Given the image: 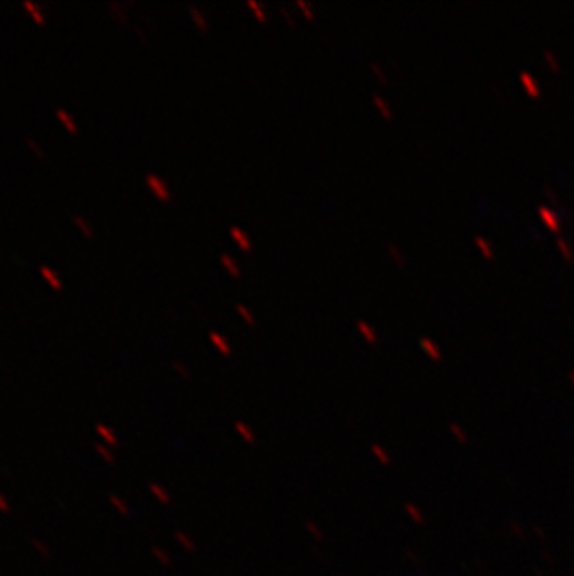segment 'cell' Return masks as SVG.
I'll use <instances>...</instances> for the list:
<instances>
[{"instance_id":"18","label":"cell","mask_w":574,"mask_h":576,"mask_svg":"<svg viewBox=\"0 0 574 576\" xmlns=\"http://www.w3.org/2000/svg\"><path fill=\"white\" fill-rule=\"evenodd\" d=\"M235 311L239 313L240 319H242V321H244L246 324H250V326H254V324H256V315H254L252 310H250L248 306H244V304H240V302H239V304H237V306H235Z\"/></svg>"},{"instance_id":"12","label":"cell","mask_w":574,"mask_h":576,"mask_svg":"<svg viewBox=\"0 0 574 576\" xmlns=\"http://www.w3.org/2000/svg\"><path fill=\"white\" fill-rule=\"evenodd\" d=\"M373 105L377 107V110H379L380 116H382L384 120L390 121L391 118H393V112H391L390 105H388V101H386V99L380 94H373Z\"/></svg>"},{"instance_id":"19","label":"cell","mask_w":574,"mask_h":576,"mask_svg":"<svg viewBox=\"0 0 574 576\" xmlns=\"http://www.w3.org/2000/svg\"><path fill=\"white\" fill-rule=\"evenodd\" d=\"M25 144H26V147H28V149H30V151L34 153V155H36L38 158H43L45 157L43 146H41V144H39V142L34 138V136H26Z\"/></svg>"},{"instance_id":"30","label":"cell","mask_w":574,"mask_h":576,"mask_svg":"<svg viewBox=\"0 0 574 576\" xmlns=\"http://www.w3.org/2000/svg\"><path fill=\"white\" fill-rule=\"evenodd\" d=\"M174 367H176V369H179V371H181V375H189V369H187V367H183V366H181V364H179V362H174Z\"/></svg>"},{"instance_id":"13","label":"cell","mask_w":574,"mask_h":576,"mask_svg":"<svg viewBox=\"0 0 574 576\" xmlns=\"http://www.w3.org/2000/svg\"><path fill=\"white\" fill-rule=\"evenodd\" d=\"M23 6H25V10L30 13V17L36 21L38 25H45V23H47L43 12H41V8H39L34 0H25V2H23Z\"/></svg>"},{"instance_id":"6","label":"cell","mask_w":574,"mask_h":576,"mask_svg":"<svg viewBox=\"0 0 574 576\" xmlns=\"http://www.w3.org/2000/svg\"><path fill=\"white\" fill-rule=\"evenodd\" d=\"M189 15H190V19H192V23L198 26V30H202V32H207L209 30V21H207V17H205V13H203L202 8H198V6H194V4H190V6H189Z\"/></svg>"},{"instance_id":"10","label":"cell","mask_w":574,"mask_h":576,"mask_svg":"<svg viewBox=\"0 0 574 576\" xmlns=\"http://www.w3.org/2000/svg\"><path fill=\"white\" fill-rule=\"evenodd\" d=\"M209 342L213 343L218 351H220L222 355H231V345H229V342H227L226 338L220 334V332H216V330H211L209 332Z\"/></svg>"},{"instance_id":"1","label":"cell","mask_w":574,"mask_h":576,"mask_svg":"<svg viewBox=\"0 0 574 576\" xmlns=\"http://www.w3.org/2000/svg\"><path fill=\"white\" fill-rule=\"evenodd\" d=\"M144 183L157 200H160V202H172L170 187L166 185V181H164L162 178H158L157 174H145Z\"/></svg>"},{"instance_id":"3","label":"cell","mask_w":574,"mask_h":576,"mask_svg":"<svg viewBox=\"0 0 574 576\" xmlns=\"http://www.w3.org/2000/svg\"><path fill=\"white\" fill-rule=\"evenodd\" d=\"M229 235H231V239H233L235 242H237V246L242 250V252H252V239H250V235L246 233L244 229H240L239 226H231L229 228Z\"/></svg>"},{"instance_id":"29","label":"cell","mask_w":574,"mask_h":576,"mask_svg":"<svg viewBox=\"0 0 574 576\" xmlns=\"http://www.w3.org/2000/svg\"><path fill=\"white\" fill-rule=\"evenodd\" d=\"M0 511H2V513H8V511H10V502H8L2 494H0Z\"/></svg>"},{"instance_id":"14","label":"cell","mask_w":574,"mask_h":576,"mask_svg":"<svg viewBox=\"0 0 574 576\" xmlns=\"http://www.w3.org/2000/svg\"><path fill=\"white\" fill-rule=\"evenodd\" d=\"M220 263H222V267H224V269H226L227 273L231 274V276H233V278H239L240 276V267H239V263H237V261L233 260V258H231V256H229V254H220Z\"/></svg>"},{"instance_id":"17","label":"cell","mask_w":574,"mask_h":576,"mask_svg":"<svg viewBox=\"0 0 574 576\" xmlns=\"http://www.w3.org/2000/svg\"><path fill=\"white\" fill-rule=\"evenodd\" d=\"M388 254H390L391 260L395 261V265L404 267V263H406V256H404V252L397 246V244H391L390 242V244H388Z\"/></svg>"},{"instance_id":"27","label":"cell","mask_w":574,"mask_h":576,"mask_svg":"<svg viewBox=\"0 0 574 576\" xmlns=\"http://www.w3.org/2000/svg\"><path fill=\"white\" fill-rule=\"evenodd\" d=\"M280 12H282V15H284V19L287 21V23H289V25L293 26V28L297 26V23H295V19H293V13H291L289 10H287V8L282 6V8H280Z\"/></svg>"},{"instance_id":"11","label":"cell","mask_w":574,"mask_h":576,"mask_svg":"<svg viewBox=\"0 0 574 576\" xmlns=\"http://www.w3.org/2000/svg\"><path fill=\"white\" fill-rule=\"evenodd\" d=\"M95 431H97V435H99V437H101L103 440L107 442L108 448H112V450L116 448V446H118V442H120V440H118V437H116V433H114L110 427H107V425L97 424V425H95Z\"/></svg>"},{"instance_id":"9","label":"cell","mask_w":574,"mask_h":576,"mask_svg":"<svg viewBox=\"0 0 574 576\" xmlns=\"http://www.w3.org/2000/svg\"><path fill=\"white\" fill-rule=\"evenodd\" d=\"M520 83H522V86L526 88V92L530 95H533V97H539V95H541V86H539V83L533 78L531 73L520 71Z\"/></svg>"},{"instance_id":"23","label":"cell","mask_w":574,"mask_h":576,"mask_svg":"<svg viewBox=\"0 0 574 576\" xmlns=\"http://www.w3.org/2000/svg\"><path fill=\"white\" fill-rule=\"evenodd\" d=\"M248 8H252L256 17H258L259 21H267V12L261 2H258V0H248Z\"/></svg>"},{"instance_id":"5","label":"cell","mask_w":574,"mask_h":576,"mask_svg":"<svg viewBox=\"0 0 574 576\" xmlns=\"http://www.w3.org/2000/svg\"><path fill=\"white\" fill-rule=\"evenodd\" d=\"M537 211H539V216L543 218L544 224H546L552 231H559V216H557L555 211H552L550 207H546V205H539Z\"/></svg>"},{"instance_id":"21","label":"cell","mask_w":574,"mask_h":576,"mask_svg":"<svg viewBox=\"0 0 574 576\" xmlns=\"http://www.w3.org/2000/svg\"><path fill=\"white\" fill-rule=\"evenodd\" d=\"M555 244H557V248H559V252H561V256L565 258V260H572V248L568 246V242L565 241V237H557L555 239Z\"/></svg>"},{"instance_id":"7","label":"cell","mask_w":574,"mask_h":576,"mask_svg":"<svg viewBox=\"0 0 574 576\" xmlns=\"http://www.w3.org/2000/svg\"><path fill=\"white\" fill-rule=\"evenodd\" d=\"M356 330H358L360 336H362V338H364L367 343L375 345V343L379 342V334H377V330L373 328V326L367 323V321H362V319H358V321H356Z\"/></svg>"},{"instance_id":"8","label":"cell","mask_w":574,"mask_h":576,"mask_svg":"<svg viewBox=\"0 0 574 576\" xmlns=\"http://www.w3.org/2000/svg\"><path fill=\"white\" fill-rule=\"evenodd\" d=\"M73 224H75V228L80 231V235L84 237V239H94L95 237V229L94 226L90 224V220H86L82 215H73Z\"/></svg>"},{"instance_id":"24","label":"cell","mask_w":574,"mask_h":576,"mask_svg":"<svg viewBox=\"0 0 574 576\" xmlns=\"http://www.w3.org/2000/svg\"><path fill=\"white\" fill-rule=\"evenodd\" d=\"M543 56L546 58V63H548L550 69H552V71H559V60H557V56H555L554 52L548 51V49H544Z\"/></svg>"},{"instance_id":"28","label":"cell","mask_w":574,"mask_h":576,"mask_svg":"<svg viewBox=\"0 0 574 576\" xmlns=\"http://www.w3.org/2000/svg\"><path fill=\"white\" fill-rule=\"evenodd\" d=\"M34 546H38L39 554H41V556H43V557H49V556H51V554H49V548H47V546H41V545H39L38 539L34 541Z\"/></svg>"},{"instance_id":"15","label":"cell","mask_w":574,"mask_h":576,"mask_svg":"<svg viewBox=\"0 0 574 576\" xmlns=\"http://www.w3.org/2000/svg\"><path fill=\"white\" fill-rule=\"evenodd\" d=\"M420 345H422V349L431 356V358H433V360H440L442 358L440 347H438L431 338H422V340H420Z\"/></svg>"},{"instance_id":"16","label":"cell","mask_w":574,"mask_h":576,"mask_svg":"<svg viewBox=\"0 0 574 576\" xmlns=\"http://www.w3.org/2000/svg\"><path fill=\"white\" fill-rule=\"evenodd\" d=\"M475 246L479 248V252L483 254V258H486V260H492L494 258V250H492V246L488 244V241H486L485 237H481V235H475Z\"/></svg>"},{"instance_id":"25","label":"cell","mask_w":574,"mask_h":576,"mask_svg":"<svg viewBox=\"0 0 574 576\" xmlns=\"http://www.w3.org/2000/svg\"><path fill=\"white\" fill-rule=\"evenodd\" d=\"M297 6L300 8V10H302L304 17H306V19H308V21H313V19H315V13H313L311 6H309V4H308V2H306V0H297Z\"/></svg>"},{"instance_id":"22","label":"cell","mask_w":574,"mask_h":576,"mask_svg":"<svg viewBox=\"0 0 574 576\" xmlns=\"http://www.w3.org/2000/svg\"><path fill=\"white\" fill-rule=\"evenodd\" d=\"M108 502H110V506H114V509H116V511H118V513L120 515H123V517H125L127 513H129V509H127V504H125V500H121L120 496H110V498H108Z\"/></svg>"},{"instance_id":"20","label":"cell","mask_w":574,"mask_h":576,"mask_svg":"<svg viewBox=\"0 0 574 576\" xmlns=\"http://www.w3.org/2000/svg\"><path fill=\"white\" fill-rule=\"evenodd\" d=\"M95 451H97V455L103 457V461L108 462V464H114V462H116V457H114L112 448L103 446V444H97V446H95Z\"/></svg>"},{"instance_id":"4","label":"cell","mask_w":574,"mask_h":576,"mask_svg":"<svg viewBox=\"0 0 574 576\" xmlns=\"http://www.w3.org/2000/svg\"><path fill=\"white\" fill-rule=\"evenodd\" d=\"M39 274H41V278H43L45 282H47V284L51 285V287H52V289H54V291H62V289H63V282H62V278H60V276H58V274L54 273V271H52L51 267L41 265V267H39Z\"/></svg>"},{"instance_id":"26","label":"cell","mask_w":574,"mask_h":576,"mask_svg":"<svg viewBox=\"0 0 574 576\" xmlns=\"http://www.w3.org/2000/svg\"><path fill=\"white\" fill-rule=\"evenodd\" d=\"M371 71H373V75L377 76V78H379V80H380V83H382V84L388 83V78H386L384 69H382V67H380V65H379V63H377V62H371Z\"/></svg>"},{"instance_id":"2","label":"cell","mask_w":574,"mask_h":576,"mask_svg":"<svg viewBox=\"0 0 574 576\" xmlns=\"http://www.w3.org/2000/svg\"><path fill=\"white\" fill-rule=\"evenodd\" d=\"M56 120L60 121V125L67 131L69 134H78V123H76V120L73 118V114H71L69 110H65L63 107L56 108Z\"/></svg>"}]
</instances>
